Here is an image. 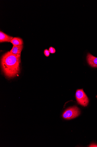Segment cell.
<instances>
[{"instance_id": "1", "label": "cell", "mask_w": 97, "mask_h": 147, "mask_svg": "<svg viewBox=\"0 0 97 147\" xmlns=\"http://www.w3.org/2000/svg\"><path fill=\"white\" fill-rule=\"evenodd\" d=\"M21 54H14L8 52L2 57L1 65L3 71L9 78L16 76L20 71Z\"/></svg>"}, {"instance_id": "2", "label": "cell", "mask_w": 97, "mask_h": 147, "mask_svg": "<svg viewBox=\"0 0 97 147\" xmlns=\"http://www.w3.org/2000/svg\"><path fill=\"white\" fill-rule=\"evenodd\" d=\"M79 109L74 106L67 109L62 115L63 117L66 119H71L76 118L80 114Z\"/></svg>"}, {"instance_id": "3", "label": "cell", "mask_w": 97, "mask_h": 147, "mask_svg": "<svg viewBox=\"0 0 97 147\" xmlns=\"http://www.w3.org/2000/svg\"><path fill=\"white\" fill-rule=\"evenodd\" d=\"M76 98L79 104L84 107L87 106L88 105L89 99L82 89H79L77 90Z\"/></svg>"}, {"instance_id": "4", "label": "cell", "mask_w": 97, "mask_h": 147, "mask_svg": "<svg viewBox=\"0 0 97 147\" xmlns=\"http://www.w3.org/2000/svg\"><path fill=\"white\" fill-rule=\"evenodd\" d=\"M87 60L89 65L92 67L97 68V57L89 53L87 56Z\"/></svg>"}, {"instance_id": "5", "label": "cell", "mask_w": 97, "mask_h": 147, "mask_svg": "<svg viewBox=\"0 0 97 147\" xmlns=\"http://www.w3.org/2000/svg\"><path fill=\"white\" fill-rule=\"evenodd\" d=\"M13 38L12 36L7 35L5 33L0 31V42H11V40Z\"/></svg>"}, {"instance_id": "6", "label": "cell", "mask_w": 97, "mask_h": 147, "mask_svg": "<svg viewBox=\"0 0 97 147\" xmlns=\"http://www.w3.org/2000/svg\"><path fill=\"white\" fill-rule=\"evenodd\" d=\"M23 48V45L13 46L12 48L10 51L14 54H21Z\"/></svg>"}, {"instance_id": "7", "label": "cell", "mask_w": 97, "mask_h": 147, "mask_svg": "<svg viewBox=\"0 0 97 147\" xmlns=\"http://www.w3.org/2000/svg\"><path fill=\"white\" fill-rule=\"evenodd\" d=\"M11 42L13 46L22 45L23 44L22 39L19 37L13 38Z\"/></svg>"}, {"instance_id": "8", "label": "cell", "mask_w": 97, "mask_h": 147, "mask_svg": "<svg viewBox=\"0 0 97 147\" xmlns=\"http://www.w3.org/2000/svg\"><path fill=\"white\" fill-rule=\"evenodd\" d=\"M49 50L51 53H54L56 51V49L52 47H50Z\"/></svg>"}, {"instance_id": "9", "label": "cell", "mask_w": 97, "mask_h": 147, "mask_svg": "<svg viewBox=\"0 0 97 147\" xmlns=\"http://www.w3.org/2000/svg\"><path fill=\"white\" fill-rule=\"evenodd\" d=\"M50 52L47 49H45L44 51V53L46 56L48 57L50 55Z\"/></svg>"}, {"instance_id": "10", "label": "cell", "mask_w": 97, "mask_h": 147, "mask_svg": "<svg viewBox=\"0 0 97 147\" xmlns=\"http://www.w3.org/2000/svg\"><path fill=\"white\" fill-rule=\"evenodd\" d=\"M89 147H97V144H95V143H93V144H91V145H90L89 146Z\"/></svg>"}]
</instances>
